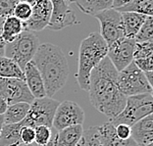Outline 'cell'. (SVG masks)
<instances>
[{"instance_id": "obj_22", "label": "cell", "mask_w": 153, "mask_h": 146, "mask_svg": "<svg viewBox=\"0 0 153 146\" xmlns=\"http://www.w3.org/2000/svg\"><path fill=\"white\" fill-rule=\"evenodd\" d=\"M75 3L82 13L94 16L104 10L110 9L113 0H75Z\"/></svg>"}, {"instance_id": "obj_7", "label": "cell", "mask_w": 153, "mask_h": 146, "mask_svg": "<svg viewBox=\"0 0 153 146\" xmlns=\"http://www.w3.org/2000/svg\"><path fill=\"white\" fill-rule=\"evenodd\" d=\"M59 102L52 99L51 97H43V98L34 99L30 104V110L26 118L21 122L23 127H36L38 126L52 127L54 114L56 111Z\"/></svg>"}, {"instance_id": "obj_30", "label": "cell", "mask_w": 153, "mask_h": 146, "mask_svg": "<svg viewBox=\"0 0 153 146\" xmlns=\"http://www.w3.org/2000/svg\"><path fill=\"white\" fill-rule=\"evenodd\" d=\"M18 3L19 0H0V18L5 19L12 16L14 8Z\"/></svg>"}, {"instance_id": "obj_35", "label": "cell", "mask_w": 153, "mask_h": 146, "mask_svg": "<svg viewBox=\"0 0 153 146\" xmlns=\"http://www.w3.org/2000/svg\"><path fill=\"white\" fill-rule=\"evenodd\" d=\"M8 107V103L6 102V100L3 97L0 96V115L3 116V114L5 113V111Z\"/></svg>"}, {"instance_id": "obj_12", "label": "cell", "mask_w": 153, "mask_h": 146, "mask_svg": "<svg viewBox=\"0 0 153 146\" xmlns=\"http://www.w3.org/2000/svg\"><path fill=\"white\" fill-rule=\"evenodd\" d=\"M52 15V4L49 0H37L32 5V15L25 23V30L40 32L49 25Z\"/></svg>"}, {"instance_id": "obj_26", "label": "cell", "mask_w": 153, "mask_h": 146, "mask_svg": "<svg viewBox=\"0 0 153 146\" xmlns=\"http://www.w3.org/2000/svg\"><path fill=\"white\" fill-rule=\"evenodd\" d=\"M36 137L34 142L38 146H51L52 141V131L51 127L46 126H38L33 127Z\"/></svg>"}, {"instance_id": "obj_6", "label": "cell", "mask_w": 153, "mask_h": 146, "mask_svg": "<svg viewBox=\"0 0 153 146\" xmlns=\"http://www.w3.org/2000/svg\"><path fill=\"white\" fill-rule=\"evenodd\" d=\"M117 85L120 92L126 97L152 93V85L148 82L144 73L140 70L134 62L121 72H118Z\"/></svg>"}, {"instance_id": "obj_2", "label": "cell", "mask_w": 153, "mask_h": 146, "mask_svg": "<svg viewBox=\"0 0 153 146\" xmlns=\"http://www.w3.org/2000/svg\"><path fill=\"white\" fill-rule=\"evenodd\" d=\"M32 62L42 78L47 97L62 89L69 76L68 62L64 52L52 43L39 44Z\"/></svg>"}, {"instance_id": "obj_1", "label": "cell", "mask_w": 153, "mask_h": 146, "mask_svg": "<svg viewBox=\"0 0 153 146\" xmlns=\"http://www.w3.org/2000/svg\"><path fill=\"white\" fill-rule=\"evenodd\" d=\"M117 76L118 71L107 56L93 69L89 76L88 92L90 103L110 120L124 110L127 101V97L118 88Z\"/></svg>"}, {"instance_id": "obj_33", "label": "cell", "mask_w": 153, "mask_h": 146, "mask_svg": "<svg viewBox=\"0 0 153 146\" xmlns=\"http://www.w3.org/2000/svg\"><path fill=\"white\" fill-rule=\"evenodd\" d=\"M115 130H116L118 137L121 138V139L126 140L131 138V127H128L125 124H120L115 126Z\"/></svg>"}, {"instance_id": "obj_31", "label": "cell", "mask_w": 153, "mask_h": 146, "mask_svg": "<svg viewBox=\"0 0 153 146\" xmlns=\"http://www.w3.org/2000/svg\"><path fill=\"white\" fill-rule=\"evenodd\" d=\"M36 133L32 127H22L20 130V139L24 145H33L34 143Z\"/></svg>"}, {"instance_id": "obj_32", "label": "cell", "mask_w": 153, "mask_h": 146, "mask_svg": "<svg viewBox=\"0 0 153 146\" xmlns=\"http://www.w3.org/2000/svg\"><path fill=\"white\" fill-rule=\"evenodd\" d=\"M135 66L141 70L143 73L151 72L153 70V59L152 57L144 58V59H135L133 61Z\"/></svg>"}, {"instance_id": "obj_3", "label": "cell", "mask_w": 153, "mask_h": 146, "mask_svg": "<svg viewBox=\"0 0 153 146\" xmlns=\"http://www.w3.org/2000/svg\"><path fill=\"white\" fill-rule=\"evenodd\" d=\"M108 46L98 33H91L82 40L79 51L76 79L85 91H88L89 76L91 71L107 56Z\"/></svg>"}, {"instance_id": "obj_20", "label": "cell", "mask_w": 153, "mask_h": 146, "mask_svg": "<svg viewBox=\"0 0 153 146\" xmlns=\"http://www.w3.org/2000/svg\"><path fill=\"white\" fill-rule=\"evenodd\" d=\"M30 104L26 102L14 103L8 105L5 113L3 114V124H18L26 118L30 110Z\"/></svg>"}, {"instance_id": "obj_11", "label": "cell", "mask_w": 153, "mask_h": 146, "mask_svg": "<svg viewBox=\"0 0 153 146\" xmlns=\"http://www.w3.org/2000/svg\"><path fill=\"white\" fill-rule=\"evenodd\" d=\"M135 40L123 37L108 47L107 57L118 72H121L134 60Z\"/></svg>"}, {"instance_id": "obj_18", "label": "cell", "mask_w": 153, "mask_h": 146, "mask_svg": "<svg viewBox=\"0 0 153 146\" xmlns=\"http://www.w3.org/2000/svg\"><path fill=\"white\" fill-rule=\"evenodd\" d=\"M121 15L125 37L134 39L135 36H137L147 16L133 12L121 13Z\"/></svg>"}, {"instance_id": "obj_40", "label": "cell", "mask_w": 153, "mask_h": 146, "mask_svg": "<svg viewBox=\"0 0 153 146\" xmlns=\"http://www.w3.org/2000/svg\"><path fill=\"white\" fill-rule=\"evenodd\" d=\"M18 146H32V145H18Z\"/></svg>"}, {"instance_id": "obj_25", "label": "cell", "mask_w": 153, "mask_h": 146, "mask_svg": "<svg viewBox=\"0 0 153 146\" xmlns=\"http://www.w3.org/2000/svg\"><path fill=\"white\" fill-rule=\"evenodd\" d=\"M153 18L152 16H147L144 23L134 37L135 42H152L153 38Z\"/></svg>"}, {"instance_id": "obj_28", "label": "cell", "mask_w": 153, "mask_h": 146, "mask_svg": "<svg viewBox=\"0 0 153 146\" xmlns=\"http://www.w3.org/2000/svg\"><path fill=\"white\" fill-rule=\"evenodd\" d=\"M153 43L152 42H135L134 50V60L135 59H144L152 57ZM133 60V61H134Z\"/></svg>"}, {"instance_id": "obj_5", "label": "cell", "mask_w": 153, "mask_h": 146, "mask_svg": "<svg viewBox=\"0 0 153 146\" xmlns=\"http://www.w3.org/2000/svg\"><path fill=\"white\" fill-rule=\"evenodd\" d=\"M38 46L39 40L33 33L24 30L15 40L6 43L5 57L14 60L24 71L26 65L32 62Z\"/></svg>"}, {"instance_id": "obj_15", "label": "cell", "mask_w": 153, "mask_h": 146, "mask_svg": "<svg viewBox=\"0 0 153 146\" xmlns=\"http://www.w3.org/2000/svg\"><path fill=\"white\" fill-rule=\"evenodd\" d=\"M24 76H25L26 84L34 99L46 97L42 78L33 62H30L26 65L24 69Z\"/></svg>"}, {"instance_id": "obj_10", "label": "cell", "mask_w": 153, "mask_h": 146, "mask_svg": "<svg viewBox=\"0 0 153 146\" xmlns=\"http://www.w3.org/2000/svg\"><path fill=\"white\" fill-rule=\"evenodd\" d=\"M0 96L6 100L8 105L19 102L32 104L34 100L25 81L19 79L0 78Z\"/></svg>"}, {"instance_id": "obj_14", "label": "cell", "mask_w": 153, "mask_h": 146, "mask_svg": "<svg viewBox=\"0 0 153 146\" xmlns=\"http://www.w3.org/2000/svg\"><path fill=\"white\" fill-rule=\"evenodd\" d=\"M131 137L137 146H152L153 116L148 115L131 127Z\"/></svg>"}, {"instance_id": "obj_27", "label": "cell", "mask_w": 153, "mask_h": 146, "mask_svg": "<svg viewBox=\"0 0 153 146\" xmlns=\"http://www.w3.org/2000/svg\"><path fill=\"white\" fill-rule=\"evenodd\" d=\"M76 146H102L99 141L97 127H92L83 130L81 140Z\"/></svg>"}, {"instance_id": "obj_29", "label": "cell", "mask_w": 153, "mask_h": 146, "mask_svg": "<svg viewBox=\"0 0 153 146\" xmlns=\"http://www.w3.org/2000/svg\"><path fill=\"white\" fill-rule=\"evenodd\" d=\"M30 15H32V5L25 2H19L14 8L12 16L20 20L21 22L26 23L30 19Z\"/></svg>"}, {"instance_id": "obj_9", "label": "cell", "mask_w": 153, "mask_h": 146, "mask_svg": "<svg viewBox=\"0 0 153 146\" xmlns=\"http://www.w3.org/2000/svg\"><path fill=\"white\" fill-rule=\"evenodd\" d=\"M85 121V112L76 102L66 100L59 103L55 111L52 127L57 131L64 130L66 127L83 124Z\"/></svg>"}, {"instance_id": "obj_13", "label": "cell", "mask_w": 153, "mask_h": 146, "mask_svg": "<svg viewBox=\"0 0 153 146\" xmlns=\"http://www.w3.org/2000/svg\"><path fill=\"white\" fill-rule=\"evenodd\" d=\"M52 4V15L48 25L51 30H60L76 24V17L65 0H49Z\"/></svg>"}, {"instance_id": "obj_8", "label": "cell", "mask_w": 153, "mask_h": 146, "mask_svg": "<svg viewBox=\"0 0 153 146\" xmlns=\"http://www.w3.org/2000/svg\"><path fill=\"white\" fill-rule=\"evenodd\" d=\"M93 17L100 23V36L106 42L107 46H110L121 38L125 37L122 15L115 9H107L96 14Z\"/></svg>"}, {"instance_id": "obj_4", "label": "cell", "mask_w": 153, "mask_h": 146, "mask_svg": "<svg viewBox=\"0 0 153 146\" xmlns=\"http://www.w3.org/2000/svg\"><path fill=\"white\" fill-rule=\"evenodd\" d=\"M152 93H143L127 97L124 110L110 121L113 126L125 124L131 127L137 122L152 114L153 111Z\"/></svg>"}, {"instance_id": "obj_36", "label": "cell", "mask_w": 153, "mask_h": 146, "mask_svg": "<svg viewBox=\"0 0 153 146\" xmlns=\"http://www.w3.org/2000/svg\"><path fill=\"white\" fill-rule=\"evenodd\" d=\"M5 46H6V42L3 40L1 36H0V57L5 56Z\"/></svg>"}, {"instance_id": "obj_39", "label": "cell", "mask_w": 153, "mask_h": 146, "mask_svg": "<svg viewBox=\"0 0 153 146\" xmlns=\"http://www.w3.org/2000/svg\"><path fill=\"white\" fill-rule=\"evenodd\" d=\"M68 4H71V3H75V0H65Z\"/></svg>"}, {"instance_id": "obj_37", "label": "cell", "mask_w": 153, "mask_h": 146, "mask_svg": "<svg viewBox=\"0 0 153 146\" xmlns=\"http://www.w3.org/2000/svg\"><path fill=\"white\" fill-rule=\"evenodd\" d=\"M144 75L145 76H146V79H147V81L148 82L150 83V84L152 85V78H153V72H146V73H144Z\"/></svg>"}, {"instance_id": "obj_34", "label": "cell", "mask_w": 153, "mask_h": 146, "mask_svg": "<svg viewBox=\"0 0 153 146\" xmlns=\"http://www.w3.org/2000/svg\"><path fill=\"white\" fill-rule=\"evenodd\" d=\"M131 0H113V3H112V7L111 8L115 9V10H118L124 7L125 5H127L128 3H130Z\"/></svg>"}, {"instance_id": "obj_17", "label": "cell", "mask_w": 153, "mask_h": 146, "mask_svg": "<svg viewBox=\"0 0 153 146\" xmlns=\"http://www.w3.org/2000/svg\"><path fill=\"white\" fill-rule=\"evenodd\" d=\"M83 133L82 125L59 130L51 141V146H76Z\"/></svg>"}, {"instance_id": "obj_24", "label": "cell", "mask_w": 153, "mask_h": 146, "mask_svg": "<svg viewBox=\"0 0 153 146\" xmlns=\"http://www.w3.org/2000/svg\"><path fill=\"white\" fill-rule=\"evenodd\" d=\"M120 13L133 12L142 14L145 16H152L153 14V0H131L130 3L117 10Z\"/></svg>"}, {"instance_id": "obj_16", "label": "cell", "mask_w": 153, "mask_h": 146, "mask_svg": "<svg viewBox=\"0 0 153 146\" xmlns=\"http://www.w3.org/2000/svg\"><path fill=\"white\" fill-rule=\"evenodd\" d=\"M99 141L102 146H137L131 138L121 139L118 137L115 130V126L111 123H106L100 127H97Z\"/></svg>"}, {"instance_id": "obj_19", "label": "cell", "mask_w": 153, "mask_h": 146, "mask_svg": "<svg viewBox=\"0 0 153 146\" xmlns=\"http://www.w3.org/2000/svg\"><path fill=\"white\" fill-rule=\"evenodd\" d=\"M25 30V23L14 16H9L3 20L0 36L6 43L12 42Z\"/></svg>"}, {"instance_id": "obj_23", "label": "cell", "mask_w": 153, "mask_h": 146, "mask_svg": "<svg viewBox=\"0 0 153 146\" xmlns=\"http://www.w3.org/2000/svg\"><path fill=\"white\" fill-rule=\"evenodd\" d=\"M0 78L19 79L25 81L24 71L20 66L8 57H0Z\"/></svg>"}, {"instance_id": "obj_21", "label": "cell", "mask_w": 153, "mask_h": 146, "mask_svg": "<svg viewBox=\"0 0 153 146\" xmlns=\"http://www.w3.org/2000/svg\"><path fill=\"white\" fill-rule=\"evenodd\" d=\"M22 127L21 123L9 125L3 124L0 130V146L24 145L20 139V130Z\"/></svg>"}, {"instance_id": "obj_38", "label": "cell", "mask_w": 153, "mask_h": 146, "mask_svg": "<svg viewBox=\"0 0 153 146\" xmlns=\"http://www.w3.org/2000/svg\"><path fill=\"white\" fill-rule=\"evenodd\" d=\"M36 1L37 0H19V2H25V3H27V4H30V5H33Z\"/></svg>"}]
</instances>
